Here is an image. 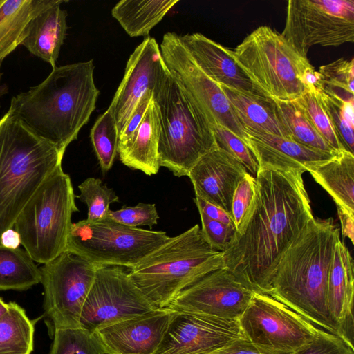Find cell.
Listing matches in <instances>:
<instances>
[{"label":"cell","instance_id":"6da1fadb","mask_svg":"<svg viewBox=\"0 0 354 354\" xmlns=\"http://www.w3.org/2000/svg\"><path fill=\"white\" fill-rule=\"evenodd\" d=\"M303 174L259 167L252 206L223 252L225 268L254 292L269 294L281 257L314 218Z\"/></svg>","mask_w":354,"mask_h":354},{"label":"cell","instance_id":"7a4b0ae2","mask_svg":"<svg viewBox=\"0 0 354 354\" xmlns=\"http://www.w3.org/2000/svg\"><path fill=\"white\" fill-rule=\"evenodd\" d=\"M340 230L332 218H312L281 257L268 295L317 327L339 337L327 305L328 275Z\"/></svg>","mask_w":354,"mask_h":354},{"label":"cell","instance_id":"3957f363","mask_svg":"<svg viewBox=\"0 0 354 354\" xmlns=\"http://www.w3.org/2000/svg\"><path fill=\"white\" fill-rule=\"evenodd\" d=\"M93 59L53 68L47 77L11 99L10 111L64 153L96 107Z\"/></svg>","mask_w":354,"mask_h":354},{"label":"cell","instance_id":"277c9868","mask_svg":"<svg viewBox=\"0 0 354 354\" xmlns=\"http://www.w3.org/2000/svg\"><path fill=\"white\" fill-rule=\"evenodd\" d=\"M64 154L10 111L0 119V237L62 166Z\"/></svg>","mask_w":354,"mask_h":354},{"label":"cell","instance_id":"5b68a950","mask_svg":"<svg viewBox=\"0 0 354 354\" xmlns=\"http://www.w3.org/2000/svg\"><path fill=\"white\" fill-rule=\"evenodd\" d=\"M221 268L223 252L209 245L196 224L170 237L130 268L129 275L153 306L165 308L183 290Z\"/></svg>","mask_w":354,"mask_h":354},{"label":"cell","instance_id":"8992f818","mask_svg":"<svg viewBox=\"0 0 354 354\" xmlns=\"http://www.w3.org/2000/svg\"><path fill=\"white\" fill-rule=\"evenodd\" d=\"M231 54L250 81L272 100L298 99L308 90L306 79L315 71L307 56L268 26L253 30Z\"/></svg>","mask_w":354,"mask_h":354},{"label":"cell","instance_id":"52a82bcc","mask_svg":"<svg viewBox=\"0 0 354 354\" xmlns=\"http://www.w3.org/2000/svg\"><path fill=\"white\" fill-rule=\"evenodd\" d=\"M153 98L159 111L160 166L167 168L174 176H188L196 162L216 146L211 127L170 72Z\"/></svg>","mask_w":354,"mask_h":354},{"label":"cell","instance_id":"ba28073f","mask_svg":"<svg viewBox=\"0 0 354 354\" xmlns=\"http://www.w3.org/2000/svg\"><path fill=\"white\" fill-rule=\"evenodd\" d=\"M70 176L62 166L39 187L13 228L34 261L45 264L66 249L73 213L78 212Z\"/></svg>","mask_w":354,"mask_h":354},{"label":"cell","instance_id":"9c48e42d","mask_svg":"<svg viewBox=\"0 0 354 354\" xmlns=\"http://www.w3.org/2000/svg\"><path fill=\"white\" fill-rule=\"evenodd\" d=\"M169 238L165 232L131 227L107 216L72 223L66 250L97 266L131 268Z\"/></svg>","mask_w":354,"mask_h":354},{"label":"cell","instance_id":"30bf717a","mask_svg":"<svg viewBox=\"0 0 354 354\" xmlns=\"http://www.w3.org/2000/svg\"><path fill=\"white\" fill-rule=\"evenodd\" d=\"M238 321L245 339L272 354H294L324 330L271 296L256 292Z\"/></svg>","mask_w":354,"mask_h":354},{"label":"cell","instance_id":"8fae6325","mask_svg":"<svg viewBox=\"0 0 354 354\" xmlns=\"http://www.w3.org/2000/svg\"><path fill=\"white\" fill-rule=\"evenodd\" d=\"M281 35L305 56L315 45L353 43L354 1L289 0Z\"/></svg>","mask_w":354,"mask_h":354},{"label":"cell","instance_id":"7c38bea8","mask_svg":"<svg viewBox=\"0 0 354 354\" xmlns=\"http://www.w3.org/2000/svg\"><path fill=\"white\" fill-rule=\"evenodd\" d=\"M97 267L65 250L40 268L44 315L51 333L56 328L80 326L82 307Z\"/></svg>","mask_w":354,"mask_h":354},{"label":"cell","instance_id":"4fadbf2b","mask_svg":"<svg viewBox=\"0 0 354 354\" xmlns=\"http://www.w3.org/2000/svg\"><path fill=\"white\" fill-rule=\"evenodd\" d=\"M156 308L122 267L98 266L82 307L80 326L95 332Z\"/></svg>","mask_w":354,"mask_h":354},{"label":"cell","instance_id":"5bb4252c","mask_svg":"<svg viewBox=\"0 0 354 354\" xmlns=\"http://www.w3.org/2000/svg\"><path fill=\"white\" fill-rule=\"evenodd\" d=\"M160 48L169 71L190 95L210 127L221 125L245 141L243 127L220 86L199 68L182 44L180 36L175 32L165 33Z\"/></svg>","mask_w":354,"mask_h":354},{"label":"cell","instance_id":"9a60e30c","mask_svg":"<svg viewBox=\"0 0 354 354\" xmlns=\"http://www.w3.org/2000/svg\"><path fill=\"white\" fill-rule=\"evenodd\" d=\"M254 292L227 268L209 272L183 290L167 308L172 311L239 320Z\"/></svg>","mask_w":354,"mask_h":354},{"label":"cell","instance_id":"2e32d148","mask_svg":"<svg viewBox=\"0 0 354 354\" xmlns=\"http://www.w3.org/2000/svg\"><path fill=\"white\" fill-rule=\"evenodd\" d=\"M169 74L160 46L153 37H146L130 55L123 78L109 106L118 136L141 97L149 91L155 97Z\"/></svg>","mask_w":354,"mask_h":354},{"label":"cell","instance_id":"e0dca14e","mask_svg":"<svg viewBox=\"0 0 354 354\" xmlns=\"http://www.w3.org/2000/svg\"><path fill=\"white\" fill-rule=\"evenodd\" d=\"M244 337L238 320L173 311L153 354H207Z\"/></svg>","mask_w":354,"mask_h":354},{"label":"cell","instance_id":"ac0fdd59","mask_svg":"<svg viewBox=\"0 0 354 354\" xmlns=\"http://www.w3.org/2000/svg\"><path fill=\"white\" fill-rule=\"evenodd\" d=\"M172 313L167 308H156L94 333L105 354H153L166 333Z\"/></svg>","mask_w":354,"mask_h":354},{"label":"cell","instance_id":"d6986e66","mask_svg":"<svg viewBox=\"0 0 354 354\" xmlns=\"http://www.w3.org/2000/svg\"><path fill=\"white\" fill-rule=\"evenodd\" d=\"M248 171L234 156L216 146L192 167L189 178L196 197L231 215L234 191Z\"/></svg>","mask_w":354,"mask_h":354},{"label":"cell","instance_id":"ffe728a7","mask_svg":"<svg viewBox=\"0 0 354 354\" xmlns=\"http://www.w3.org/2000/svg\"><path fill=\"white\" fill-rule=\"evenodd\" d=\"M179 36L194 62L216 83L248 95L268 97L241 68L231 50L201 33Z\"/></svg>","mask_w":354,"mask_h":354},{"label":"cell","instance_id":"44dd1931","mask_svg":"<svg viewBox=\"0 0 354 354\" xmlns=\"http://www.w3.org/2000/svg\"><path fill=\"white\" fill-rule=\"evenodd\" d=\"M244 133L245 142L259 167L292 169L304 173L337 154L309 148L286 137L247 130Z\"/></svg>","mask_w":354,"mask_h":354},{"label":"cell","instance_id":"7402d4cb","mask_svg":"<svg viewBox=\"0 0 354 354\" xmlns=\"http://www.w3.org/2000/svg\"><path fill=\"white\" fill-rule=\"evenodd\" d=\"M354 266L352 256L337 240L327 288L329 313L339 330V337L353 347ZM354 348V347H353Z\"/></svg>","mask_w":354,"mask_h":354},{"label":"cell","instance_id":"603a6c76","mask_svg":"<svg viewBox=\"0 0 354 354\" xmlns=\"http://www.w3.org/2000/svg\"><path fill=\"white\" fill-rule=\"evenodd\" d=\"M53 6L37 15L30 22L22 45L33 55L56 66L61 47L66 35L67 12Z\"/></svg>","mask_w":354,"mask_h":354},{"label":"cell","instance_id":"cb8c5ba5","mask_svg":"<svg viewBox=\"0 0 354 354\" xmlns=\"http://www.w3.org/2000/svg\"><path fill=\"white\" fill-rule=\"evenodd\" d=\"M160 133L159 111L152 98L140 126L127 147L120 151V161L126 166L148 176L156 174L160 167L158 144Z\"/></svg>","mask_w":354,"mask_h":354},{"label":"cell","instance_id":"d4e9b609","mask_svg":"<svg viewBox=\"0 0 354 354\" xmlns=\"http://www.w3.org/2000/svg\"><path fill=\"white\" fill-rule=\"evenodd\" d=\"M62 0H0V62L25 39L32 20Z\"/></svg>","mask_w":354,"mask_h":354},{"label":"cell","instance_id":"484cf974","mask_svg":"<svg viewBox=\"0 0 354 354\" xmlns=\"http://www.w3.org/2000/svg\"><path fill=\"white\" fill-rule=\"evenodd\" d=\"M244 130L289 138L279 120L272 100L218 84Z\"/></svg>","mask_w":354,"mask_h":354},{"label":"cell","instance_id":"4316f807","mask_svg":"<svg viewBox=\"0 0 354 354\" xmlns=\"http://www.w3.org/2000/svg\"><path fill=\"white\" fill-rule=\"evenodd\" d=\"M308 172L337 207L354 214V154L343 151Z\"/></svg>","mask_w":354,"mask_h":354},{"label":"cell","instance_id":"83f0119b","mask_svg":"<svg viewBox=\"0 0 354 354\" xmlns=\"http://www.w3.org/2000/svg\"><path fill=\"white\" fill-rule=\"evenodd\" d=\"M178 0H122L111 15L131 37L148 36Z\"/></svg>","mask_w":354,"mask_h":354},{"label":"cell","instance_id":"f1b7e54d","mask_svg":"<svg viewBox=\"0 0 354 354\" xmlns=\"http://www.w3.org/2000/svg\"><path fill=\"white\" fill-rule=\"evenodd\" d=\"M34 320L15 302L0 319V354H30L34 348Z\"/></svg>","mask_w":354,"mask_h":354},{"label":"cell","instance_id":"f546056e","mask_svg":"<svg viewBox=\"0 0 354 354\" xmlns=\"http://www.w3.org/2000/svg\"><path fill=\"white\" fill-rule=\"evenodd\" d=\"M41 279L40 268L25 250L0 244V290H26Z\"/></svg>","mask_w":354,"mask_h":354},{"label":"cell","instance_id":"4dcf8cb0","mask_svg":"<svg viewBox=\"0 0 354 354\" xmlns=\"http://www.w3.org/2000/svg\"><path fill=\"white\" fill-rule=\"evenodd\" d=\"M273 102L276 115L290 139L309 148L337 153L317 132L296 100Z\"/></svg>","mask_w":354,"mask_h":354},{"label":"cell","instance_id":"1f68e13d","mask_svg":"<svg viewBox=\"0 0 354 354\" xmlns=\"http://www.w3.org/2000/svg\"><path fill=\"white\" fill-rule=\"evenodd\" d=\"M317 88L339 100L354 103V59H338L317 71Z\"/></svg>","mask_w":354,"mask_h":354},{"label":"cell","instance_id":"d6a6232c","mask_svg":"<svg viewBox=\"0 0 354 354\" xmlns=\"http://www.w3.org/2000/svg\"><path fill=\"white\" fill-rule=\"evenodd\" d=\"M90 136L102 171L105 174L113 166L118 147L116 122L109 106L95 121Z\"/></svg>","mask_w":354,"mask_h":354},{"label":"cell","instance_id":"836d02e7","mask_svg":"<svg viewBox=\"0 0 354 354\" xmlns=\"http://www.w3.org/2000/svg\"><path fill=\"white\" fill-rule=\"evenodd\" d=\"M51 334L49 354H105L95 333L81 326L56 328Z\"/></svg>","mask_w":354,"mask_h":354},{"label":"cell","instance_id":"e575fe53","mask_svg":"<svg viewBox=\"0 0 354 354\" xmlns=\"http://www.w3.org/2000/svg\"><path fill=\"white\" fill-rule=\"evenodd\" d=\"M308 120L333 150L346 151L323 106L317 88L306 91L296 100Z\"/></svg>","mask_w":354,"mask_h":354},{"label":"cell","instance_id":"d590c367","mask_svg":"<svg viewBox=\"0 0 354 354\" xmlns=\"http://www.w3.org/2000/svg\"><path fill=\"white\" fill-rule=\"evenodd\" d=\"M78 188L80 194L75 197L86 205V219L89 221L94 222L106 218L110 210V204L120 201L114 190L103 185L100 178H88Z\"/></svg>","mask_w":354,"mask_h":354},{"label":"cell","instance_id":"8d00e7d4","mask_svg":"<svg viewBox=\"0 0 354 354\" xmlns=\"http://www.w3.org/2000/svg\"><path fill=\"white\" fill-rule=\"evenodd\" d=\"M319 92L323 106L345 150L354 154V103L339 100L320 90Z\"/></svg>","mask_w":354,"mask_h":354},{"label":"cell","instance_id":"74e56055","mask_svg":"<svg viewBox=\"0 0 354 354\" xmlns=\"http://www.w3.org/2000/svg\"><path fill=\"white\" fill-rule=\"evenodd\" d=\"M211 128L216 146L237 159L255 178L259 166L245 142L221 125L214 124Z\"/></svg>","mask_w":354,"mask_h":354},{"label":"cell","instance_id":"f35d334b","mask_svg":"<svg viewBox=\"0 0 354 354\" xmlns=\"http://www.w3.org/2000/svg\"><path fill=\"white\" fill-rule=\"evenodd\" d=\"M108 216L131 227L147 225L150 229L157 225L159 216L155 204L139 203L136 206L124 205L121 209L109 210Z\"/></svg>","mask_w":354,"mask_h":354},{"label":"cell","instance_id":"ab89813d","mask_svg":"<svg viewBox=\"0 0 354 354\" xmlns=\"http://www.w3.org/2000/svg\"><path fill=\"white\" fill-rule=\"evenodd\" d=\"M255 194V178L248 172L238 184L232 201L231 216L238 230L249 212Z\"/></svg>","mask_w":354,"mask_h":354},{"label":"cell","instance_id":"60d3db41","mask_svg":"<svg viewBox=\"0 0 354 354\" xmlns=\"http://www.w3.org/2000/svg\"><path fill=\"white\" fill-rule=\"evenodd\" d=\"M296 354H354V348L340 337L322 330Z\"/></svg>","mask_w":354,"mask_h":354},{"label":"cell","instance_id":"b9f144b4","mask_svg":"<svg viewBox=\"0 0 354 354\" xmlns=\"http://www.w3.org/2000/svg\"><path fill=\"white\" fill-rule=\"evenodd\" d=\"M199 212V211H198ZM201 232L209 245L214 250L223 252L230 243L236 227L212 220L199 212Z\"/></svg>","mask_w":354,"mask_h":354},{"label":"cell","instance_id":"7bdbcfd3","mask_svg":"<svg viewBox=\"0 0 354 354\" xmlns=\"http://www.w3.org/2000/svg\"><path fill=\"white\" fill-rule=\"evenodd\" d=\"M153 92H147L139 100L118 136V153L124 150L130 142L134 133L140 126L147 108L153 98Z\"/></svg>","mask_w":354,"mask_h":354},{"label":"cell","instance_id":"ee69618b","mask_svg":"<svg viewBox=\"0 0 354 354\" xmlns=\"http://www.w3.org/2000/svg\"><path fill=\"white\" fill-rule=\"evenodd\" d=\"M207 354H272L253 345L245 337L239 338ZM296 354V353H294Z\"/></svg>","mask_w":354,"mask_h":354},{"label":"cell","instance_id":"f6af8a7d","mask_svg":"<svg viewBox=\"0 0 354 354\" xmlns=\"http://www.w3.org/2000/svg\"><path fill=\"white\" fill-rule=\"evenodd\" d=\"M194 201L198 211L202 212L209 218L235 227L231 215L223 209L196 196L194 198Z\"/></svg>","mask_w":354,"mask_h":354},{"label":"cell","instance_id":"bcb514c9","mask_svg":"<svg viewBox=\"0 0 354 354\" xmlns=\"http://www.w3.org/2000/svg\"><path fill=\"white\" fill-rule=\"evenodd\" d=\"M337 214L341 223L342 233L344 237L348 238L354 243V214L346 209L337 207Z\"/></svg>","mask_w":354,"mask_h":354},{"label":"cell","instance_id":"7dc6e473","mask_svg":"<svg viewBox=\"0 0 354 354\" xmlns=\"http://www.w3.org/2000/svg\"><path fill=\"white\" fill-rule=\"evenodd\" d=\"M0 244L10 249L19 248L21 244L19 234L13 227L4 231L0 237Z\"/></svg>","mask_w":354,"mask_h":354},{"label":"cell","instance_id":"c3c4849f","mask_svg":"<svg viewBox=\"0 0 354 354\" xmlns=\"http://www.w3.org/2000/svg\"><path fill=\"white\" fill-rule=\"evenodd\" d=\"M8 310V303H6L0 297V319L5 315Z\"/></svg>","mask_w":354,"mask_h":354},{"label":"cell","instance_id":"681fc988","mask_svg":"<svg viewBox=\"0 0 354 354\" xmlns=\"http://www.w3.org/2000/svg\"><path fill=\"white\" fill-rule=\"evenodd\" d=\"M1 63L0 62V68H1ZM0 76H1V75H0Z\"/></svg>","mask_w":354,"mask_h":354}]
</instances>
